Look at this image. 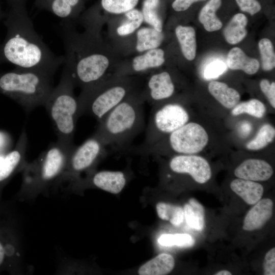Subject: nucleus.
Returning <instances> with one entry per match:
<instances>
[{
    "label": "nucleus",
    "mask_w": 275,
    "mask_h": 275,
    "mask_svg": "<svg viewBox=\"0 0 275 275\" xmlns=\"http://www.w3.org/2000/svg\"><path fill=\"white\" fill-rule=\"evenodd\" d=\"M159 0H145L142 14L144 20L159 32H162V21L158 14Z\"/></svg>",
    "instance_id": "7c9ffc66"
},
{
    "label": "nucleus",
    "mask_w": 275,
    "mask_h": 275,
    "mask_svg": "<svg viewBox=\"0 0 275 275\" xmlns=\"http://www.w3.org/2000/svg\"><path fill=\"white\" fill-rule=\"evenodd\" d=\"M222 3V0H208L201 9L199 20L206 31H216L222 27L223 24L216 16V12Z\"/></svg>",
    "instance_id": "412c9836"
},
{
    "label": "nucleus",
    "mask_w": 275,
    "mask_h": 275,
    "mask_svg": "<svg viewBox=\"0 0 275 275\" xmlns=\"http://www.w3.org/2000/svg\"><path fill=\"white\" fill-rule=\"evenodd\" d=\"M4 17V15L1 11V10H0V20Z\"/></svg>",
    "instance_id": "49530a36"
},
{
    "label": "nucleus",
    "mask_w": 275,
    "mask_h": 275,
    "mask_svg": "<svg viewBox=\"0 0 275 275\" xmlns=\"http://www.w3.org/2000/svg\"><path fill=\"white\" fill-rule=\"evenodd\" d=\"M265 113V106L261 101L257 99H252L245 102L238 103L231 111L233 116L247 114L258 118H262Z\"/></svg>",
    "instance_id": "c756f323"
},
{
    "label": "nucleus",
    "mask_w": 275,
    "mask_h": 275,
    "mask_svg": "<svg viewBox=\"0 0 275 275\" xmlns=\"http://www.w3.org/2000/svg\"><path fill=\"white\" fill-rule=\"evenodd\" d=\"M171 170L177 174H188L197 182H207L211 177V170L208 161L203 157L190 155H177L169 162Z\"/></svg>",
    "instance_id": "f8f14e48"
},
{
    "label": "nucleus",
    "mask_w": 275,
    "mask_h": 275,
    "mask_svg": "<svg viewBox=\"0 0 275 275\" xmlns=\"http://www.w3.org/2000/svg\"><path fill=\"white\" fill-rule=\"evenodd\" d=\"M273 202L268 198L260 199L248 212L243 220V229L254 231L262 228L271 217Z\"/></svg>",
    "instance_id": "dca6fc26"
},
{
    "label": "nucleus",
    "mask_w": 275,
    "mask_h": 275,
    "mask_svg": "<svg viewBox=\"0 0 275 275\" xmlns=\"http://www.w3.org/2000/svg\"><path fill=\"white\" fill-rule=\"evenodd\" d=\"M139 0H101V5L106 11L121 14L132 10L138 3Z\"/></svg>",
    "instance_id": "f704fd0d"
},
{
    "label": "nucleus",
    "mask_w": 275,
    "mask_h": 275,
    "mask_svg": "<svg viewBox=\"0 0 275 275\" xmlns=\"http://www.w3.org/2000/svg\"><path fill=\"white\" fill-rule=\"evenodd\" d=\"M184 215L188 225L197 231H202L204 227V209L196 199H190L184 205Z\"/></svg>",
    "instance_id": "b1692460"
},
{
    "label": "nucleus",
    "mask_w": 275,
    "mask_h": 275,
    "mask_svg": "<svg viewBox=\"0 0 275 275\" xmlns=\"http://www.w3.org/2000/svg\"><path fill=\"white\" fill-rule=\"evenodd\" d=\"M227 70L225 63L221 60H217L209 63L204 70V77L206 79L215 78Z\"/></svg>",
    "instance_id": "c9c22d12"
},
{
    "label": "nucleus",
    "mask_w": 275,
    "mask_h": 275,
    "mask_svg": "<svg viewBox=\"0 0 275 275\" xmlns=\"http://www.w3.org/2000/svg\"><path fill=\"white\" fill-rule=\"evenodd\" d=\"M175 260L172 255L160 254L142 265L138 273L140 275H164L174 268Z\"/></svg>",
    "instance_id": "6ab92c4d"
},
{
    "label": "nucleus",
    "mask_w": 275,
    "mask_h": 275,
    "mask_svg": "<svg viewBox=\"0 0 275 275\" xmlns=\"http://www.w3.org/2000/svg\"><path fill=\"white\" fill-rule=\"evenodd\" d=\"M163 39L162 32L154 28H143L137 32L136 49L141 52L157 48Z\"/></svg>",
    "instance_id": "a878e982"
},
{
    "label": "nucleus",
    "mask_w": 275,
    "mask_h": 275,
    "mask_svg": "<svg viewBox=\"0 0 275 275\" xmlns=\"http://www.w3.org/2000/svg\"><path fill=\"white\" fill-rule=\"evenodd\" d=\"M156 211L161 219L169 221L173 225L179 226L183 222L184 215L183 209L178 206L164 202L157 204Z\"/></svg>",
    "instance_id": "bb28decb"
},
{
    "label": "nucleus",
    "mask_w": 275,
    "mask_h": 275,
    "mask_svg": "<svg viewBox=\"0 0 275 275\" xmlns=\"http://www.w3.org/2000/svg\"><path fill=\"white\" fill-rule=\"evenodd\" d=\"M12 145L11 135L6 131L0 130V154L6 155L12 149Z\"/></svg>",
    "instance_id": "ea45409f"
},
{
    "label": "nucleus",
    "mask_w": 275,
    "mask_h": 275,
    "mask_svg": "<svg viewBox=\"0 0 275 275\" xmlns=\"http://www.w3.org/2000/svg\"><path fill=\"white\" fill-rule=\"evenodd\" d=\"M248 22V18L244 14H235L224 30V35L227 42L236 44L241 41L247 34L245 28Z\"/></svg>",
    "instance_id": "4be33fe9"
},
{
    "label": "nucleus",
    "mask_w": 275,
    "mask_h": 275,
    "mask_svg": "<svg viewBox=\"0 0 275 275\" xmlns=\"http://www.w3.org/2000/svg\"><path fill=\"white\" fill-rule=\"evenodd\" d=\"M75 146L73 143L57 140L37 159L27 162L21 172L22 183L14 199L20 202H31L40 195H47L50 191H54Z\"/></svg>",
    "instance_id": "f03ea898"
},
{
    "label": "nucleus",
    "mask_w": 275,
    "mask_h": 275,
    "mask_svg": "<svg viewBox=\"0 0 275 275\" xmlns=\"http://www.w3.org/2000/svg\"><path fill=\"white\" fill-rule=\"evenodd\" d=\"M175 33L184 57L189 61L193 60L196 53V39L194 29L191 26L178 25Z\"/></svg>",
    "instance_id": "5701e85b"
},
{
    "label": "nucleus",
    "mask_w": 275,
    "mask_h": 275,
    "mask_svg": "<svg viewBox=\"0 0 275 275\" xmlns=\"http://www.w3.org/2000/svg\"><path fill=\"white\" fill-rule=\"evenodd\" d=\"M251 130V124L248 122L242 123L239 127V132L243 135H248Z\"/></svg>",
    "instance_id": "37998d69"
},
{
    "label": "nucleus",
    "mask_w": 275,
    "mask_h": 275,
    "mask_svg": "<svg viewBox=\"0 0 275 275\" xmlns=\"http://www.w3.org/2000/svg\"><path fill=\"white\" fill-rule=\"evenodd\" d=\"M147 88V100L154 105L170 98L175 90L170 74L166 71L152 75L148 79Z\"/></svg>",
    "instance_id": "ddd939ff"
},
{
    "label": "nucleus",
    "mask_w": 275,
    "mask_h": 275,
    "mask_svg": "<svg viewBox=\"0 0 275 275\" xmlns=\"http://www.w3.org/2000/svg\"><path fill=\"white\" fill-rule=\"evenodd\" d=\"M143 100L126 97L99 121L94 133L107 146L127 150L145 127Z\"/></svg>",
    "instance_id": "7ed1b4c3"
},
{
    "label": "nucleus",
    "mask_w": 275,
    "mask_h": 275,
    "mask_svg": "<svg viewBox=\"0 0 275 275\" xmlns=\"http://www.w3.org/2000/svg\"><path fill=\"white\" fill-rule=\"evenodd\" d=\"M107 146L95 134L72 151L66 168L54 191L73 181L82 172L89 171L107 152Z\"/></svg>",
    "instance_id": "1a4fd4ad"
},
{
    "label": "nucleus",
    "mask_w": 275,
    "mask_h": 275,
    "mask_svg": "<svg viewBox=\"0 0 275 275\" xmlns=\"http://www.w3.org/2000/svg\"><path fill=\"white\" fill-rule=\"evenodd\" d=\"M262 61V68L265 71H270L275 66V54L273 45L267 38L261 39L258 43Z\"/></svg>",
    "instance_id": "72a5a7b5"
},
{
    "label": "nucleus",
    "mask_w": 275,
    "mask_h": 275,
    "mask_svg": "<svg viewBox=\"0 0 275 275\" xmlns=\"http://www.w3.org/2000/svg\"><path fill=\"white\" fill-rule=\"evenodd\" d=\"M126 182L125 174L121 171H102L92 174L84 180V183L109 193L117 194L124 188Z\"/></svg>",
    "instance_id": "2eb2a0df"
},
{
    "label": "nucleus",
    "mask_w": 275,
    "mask_h": 275,
    "mask_svg": "<svg viewBox=\"0 0 275 275\" xmlns=\"http://www.w3.org/2000/svg\"><path fill=\"white\" fill-rule=\"evenodd\" d=\"M54 74L42 70L16 67L0 73V93L16 101L29 113L44 106L54 88Z\"/></svg>",
    "instance_id": "20e7f679"
},
{
    "label": "nucleus",
    "mask_w": 275,
    "mask_h": 275,
    "mask_svg": "<svg viewBox=\"0 0 275 275\" xmlns=\"http://www.w3.org/2000/svg\"><path fill=\"white\" fill-rule=\"evenodd\" d=\"M227 64L231 69L241 70L250 75L256 73L260 67L257 59L249 57L239 47H234L229 51Z\"/></svg>",
    "instance_id": "a211bd4d"
},
{
    "label": "nucleus",
    "mask_w": 275,
    "mask_h": 275,
    "mask_svg": "<svg viewBox=\"0 0 275 275\" xmlns=\"http://www.w3.org/2000/svg\"><path fill=\"white\" fill-rule=\"evenodd\" d=\"M158 242L161 245L165 246L176 245L180 247L189 248L195 244V240L188 234H166L159 237Z\"/></svg>",
    "instance_id": "2f4dec72"
},
{
    "label": "nucleus",
    "mask_w": 275,
    "mask_h": 275,
    "mask_svg": "<svg viewBox=\"0 0 275 275\" xmlns=\"http://www.w3.org/2000/svg\"><path fill=\"white\" fill-rule=\"evenodd\" d=\"M73 84L63 69L60 82L54 87L44 106L52 121L58 140L73 143L79 117L78 99L73 94Z\"/></svg>",
    "instance_id": "39448f33"
},
{
    "label": "nucleus",
    "mask_w": 275,
    "mask_h": 275,
    "mask_svg": "<svg viewBox=\"0 0 275 275\" xmlns=\"http://www.w3.org/2000/svg\"><path fill=\"white\" fill-rule=\"evenodd\" d=\"M11 2L12 3V4H14L17 3H19V0H10Z\"/></svg>",
    "instance_id": "a18cd8bd"
},
{
    "label": "nucleus",
    "mask_w": 275,
    "mask_h": 275,
    "mask_svg": "<svg viewBox=\"0 0 275 275\" xmlns=\"http://www.w3.org/2000/svg\"><path fill=\"white\" fill-rule=\"evenodd\" d=\"M164 62L163 50L160 48H155L148 50L143 55L135 57L133 60L132 67L135 71L140 72L159 67Z\"/></svg>",
    "instance_id": "393cba45"
},
{
    "label": "nucleus",
    "mask_w": 275,
    "mask_h": 275,
    "mask_svg": "<svg viewBox=\"0 0 275 275\" xmlns=\"http://www.w3.org/2000/svg\"><path fill=\"white\" fill-rule=\"evenodd\" d=\"M208 0H175L172 4L173 9L177 12L184 11L188 9L194 4L206 2Z\"/></svg>",
    "instance_id": "a19ab883"
},
{
    "label": "nucleus",
    "mask_w": 275,
    "mask_h": 275,
    "mask_svg": "<svg viewBox=\"0 0 275 275\" xmlns=\"http://www.w3.org/2000/svg\"><path fill=\"white\" fill-rule=\"evenodd\" d=\"M273 173V169L267 162L254 158L244 160L234 171L235 176L238 178L254 181L267 180Z\"/></svg>",
    "instance_id": "4468645a"
},
{
    "label": "nucleus",
    "mask_w": 275,
    "mask_h": 275,
    "mask_svg": "<svg viewBox=\"0 0 275 275\" xmlns=\"http://www.w3.org/2000/svg\"><path fill=\"white\" fill-rule=\"evenodd\" d=\"M12 6L4 19L7 33L0 44V64L55 73L64 57L55 55L48 47L20 3Z\"/></svg>",
    "instance_id": "f257e3e1"
},
{
    "label": "nucleus",
    "mask_w": 275,
    "mask_h": 275,
    "mask_svg": "<svg viewBox=\"0 0 275 275\" xmlns=\"http://www.w3.org/2000/svg\"><path fill=\"white\" fill-rule=\"evenodd\" d=\"M274 136V128L265 124L260 128L256 136L246 144V148L250 150L262 149L271 143Z\"/></svg>",
    "instance_id": "c85d7f7f"
},
{
    "label": "nucleus",
    "mask_w": 275,
    "mask_h": 275,
    "mask_svg": "<svg viewBox=\"0 0 275 275\" xmlns=\"http://www.w3.org/2000/svg\"><path fill=\"white\" fill-rule=\"evenodd\" d=\"M214 274L215 275H231L232 273L230 271L227 270H221L216 272Z\"/></svg>",
    "instance_id": "c03bdc74"
},
{
    "label": "nucleus",
    "mask_w": 275,
    "mask_h": 275,
    "mask_svg": "<svg viewBox=\"0 0 275 275\" xmlns=\"http://www.w3.org/2000/svg\"><path fill=\"white\" fill-rule=\"evenodd\" d=\"M230 188L249 205H254L258 202L264 192V188L260 183L241 178L233 180L230 183Z\"/></svg>",
    "instance_id": "f3484780"
},
{
    "label": "nucleus",
    "mask_w": 275,
    "mask_h": 275,
    "mask_svg": "<svg viewBox=\"0 0 275 275\" xmlns=\"http://www.w3.org/2000/svg\"><path fill=\"white\" fill-rule=\"evenodd\" d=\"M32 270L25 263L15 214L0 215V273L22 275L30 273Z\"/></svg>",
    "instance_id": "423d86ee"
},
{
    "label": "nucleus",
    "mask_w": 275,
    "mask_h": 275,
    "mask_svg": "<svg viewBox=\"0 0 275 275\" xmlns=\"http://www.w3.org/2000/svg\"><path fill=\"white\" fill-rule=\"evenodd\" d=\"M237 5L242 12L254 15L262 9V5L258 0H235Z\"/></svg>",
    "instance_id": "e433bc0d"
},
{
    "label": "nucleus",
    "mask_w": 275,
    "mask_h": 275,
    "mask_svg": "<svg viewBox=\"0 0 275 275\" xmlns=\"http://www.w3.org/2000/svg\"><path fill=\"white\" fill-rule=\"evenodd\" d=\"M189 115L178 103L155 104L150 112L142 146L151 145L188 122Z\"/></svg>",
    "instance_id": "6e6552de"
},
{
    "label": "nucleus",
    "mask_w": 275,
    "mask_h": 275,
    "mask_svg": "<svg viewBox=\"0 0 275 275\" xmlns=\"http://www.w3.org/2000/svg\"><path fill=\"white\" fill-rule=\"evenodd\" d=\"M167 146L178 155H190L201 151L207 145L208 135L205 129L195 122L187 123L169 133Z\"/></svg>",
    "instance_id": "9d476101"
},
{
    "label": "nucleus",
    "mask_w": 275,
    "mask_h": 275,
    "mask_svg": "<svg viewBox=\"0 0 275 275\" xmlns=\"http://www.w3.org/2000/svg\"><path fill=\"white\" fill-rule=\"evenodd\" d=\"M127 87L116 83L102 86L98 81L84 88L78 98L79 117L89 116L99 121L126 97Z\"/></svg>",
    "instance_id": "0eeeda50"
},
{
    "label": "nucleus",
    "mask_w": 275,
    "mask_h": 275,
    "mask_svg": "<svg viewBox=\"0 0 275 275\" xmlns=\"http://www.w3.org/2000/svg\"><path fill=\"white\" fill-rule=\"evenodd\" d=\"M128 20L117 29L120 36H126L135 31L144 20L142 12L137 9H132L125 12Z\"/></svg>",
    "instance_id": "473e14b6"
},
{
    "label": "nucleus",
    "mask_w": 275,
    "mask_h": 275,
    "mask_svg": "<svg viewBox=\"0 0 275 275\" xmlns=\"http://www.w3.org/2000/svg\"><path fill=\"white\" fill-rule=\"evenodd\" d=\"M27 146V134L23 129L14 148L6 154L0 164V200L5 187L15 175L22 171L26 164Z\"/></svg>",
    "instance_id": "9b49d317"
},
{
    "label": "nucleus",
    "mask_w": 275,
    "mask_h": 275,
    "mask_svg": "<svg viewBox=\"0 0 275 275\" xmlns=\"http://www.w3.org/2000/svg\"><path fill=\"white\" fill-rule=\"evenodd\" d=\"M15 212L13 203L10 201L0 200V215Z\"/></svg>",
    "instance_id": "79ce46f5"
},
{
    "label": "nucleus",
    "mask_w": 275,
    "mask_h": 275,
    "mask_svg": "<svg viewBox=\"0 0 275 275\" xmlns=\"http://www.w3.org/2000/svg\"><path fill=\"white\" fill-rule=\"evenodd\" d=\"M260 87L262 92L266 96L271 106L275 108V83L271 84L266 79H262L260 83Z\"/></svg>",
    "instance_id": "4c0bfd02"
},
{
    "label": "nucleus",
    "mask_w": 275,
    "mask_h": 275,
    "mask_svg": "<svg viewBox=\"0 0 275 275\" xmlns=\"http://www.w3.org/2000/svg\"><path fill=\"white\" fill-rule=\"evenodd\" d=\"M41 2L57 16L64 20L73 15V8L79 0H41Z\"/></svg>",
    "instance_id": "cd10ccee"
},
{
    "label": "nucleus",
    "mask_w": 275,
    "mask_h": 275,
    "mask_svg": "<svg viewBox=\"0 0 275 275\" xmlns=\"http://www.w3.org/2000/svg\"><path fill=\"white\" fill-rule=\"evenodd\" d=\"M263 273L265 275L275 274V248L270 249L266 254L263 263Z\"/></svg>",
    "instance_id": "58836bf2"
},
{
    "label": "nucleus",
    "mask_w": 275,
    "mask_h": 275,
    "mask_svg": "<svg viewBox=\"0 0 275 275\" xmlns=\"http://www.w3.org/2000/svg\"><path fill=\"white\" fill-rule=\"evenodd\" d=\"M210 93L227 108H233L240 101V94L226 83L211 81L208 85Z\"/></svg>",
    "instance_id": "aec40b11"
}]
</instances>
